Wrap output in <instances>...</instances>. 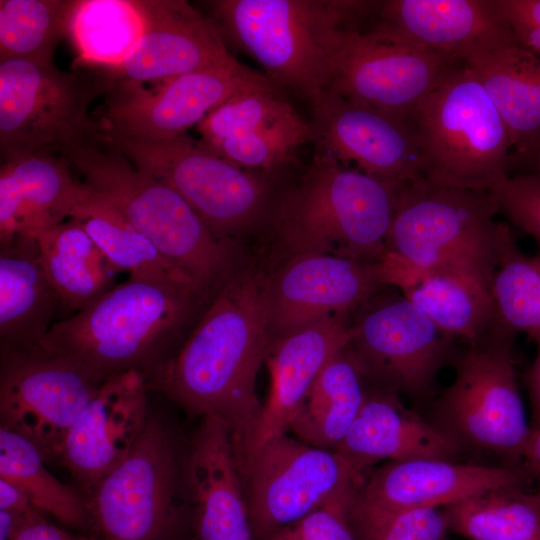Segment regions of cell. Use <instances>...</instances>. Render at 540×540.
Here are the masks:
<instances>
[{
	"instance_id": "obj_20",
	"label": "cell",
	"mask_w": 540,
	"mask_h": 540,
	"mask_svg": "<svg viewBox=\"0 0 540 540\" xmlns=\"http://www.w3.org/2000/svg\"><path fill=\"white\" fill-rule=\"evenodd\" d=\"M317 148L341 163L391 182L421 178L420 144L412 117H401L351 102L335 93L313 110Z\"/></svg>"
},
{
	"instance_id": "obj_33",
	"label": "cell",
	"mask_w": 540,
	"mask_h": 540,
	"mask_svg": "<svg viewBox=\"0 0 540 540\" xmlns=\"http://www.w3.org/2000/svg\"><path fill=\"white\" fill-rule=\"evenodd\" d=\"M42 451L19 433L0 428V478L18 486L31 504L63 525L90 531L87 498L63 484L45 467Z\"/></svg>"
},
{
	"instance_id": "obj_8",
	"label": "cell",
	"mask_w": 540,
	"mask_h": 540,
	"mask_svg": "<svg viewBox=\"0 0 540 540\" xmlns=\"http://www.w3.org/2000/svg\"><path fill=\"white\" fill-rule=\"evenodd\" d=\"M186 492L175 438L149 417L126 460L87 497L94 540H172Z\"/></svg>"
},
{
	"instance_id": "obj_30",
	"label": "cell",
	"mask_w": 540,
	"mask_h": 540,
	"mask_svg": "<svg viewBox=\"0 0 540 540\" xmlns=\"http://www.w3.org/2000/svg\"><path fill=\"white\" fill-rule=\"evenodd\" d=\"M36 241L44 271L61 299L63 318L88 307L116 286L119 271L76 218L44 230Z\"/></svg>"
},
{
	"instance_id": "obj_1",
	"label": "cell",
	"mask_w": 540,
	"mask_h": 540,
	"mask_svg": "<svg viewBox=\"0 0 540 540\" xmlns=\"http://www.w3.org/2000/svg\"><path fill=\"white\" fill-rule=\"evenodd\" d=\"M271 277L254 267L234 271L184 343L148 379L149 389L190 415L223 419L235 454L262 410L255 384L270 339Z\"/></svg>"
},
{
	"instance_id": "obj_43",
	"label": "cell",
	"mask_w": 540,
	"mask_h": 540,
	"mask_svg": "<svg viewBox=\"0 0 540 540\" xmlns=\"http://www.w3.org/2000/svg\"><path fill=\"white\" fill-rule=\"evenodd\" d=\"M516 41L540 59V0H496Z\"/></svg>"
},
{
	"instance_id": "obj_12",
	"label": "cell",
	"mask_w": 540,
	"mask_h": 540,
	"mask_svg": "<svg viewBox=\"0 0 540 540\" xmlns=\"http://www.w3.org/2000/svg\"><path fill=\"white\" fill-rule=\"evenodd\" d=\"M463 354L456 375L438 402L443 430L461 446L523 459L530 434L519 394L512 337L498 330Z\"/></svg>"
},
{
	"instance_id": "obj_16",
	"label": "cell",
	"mask_w": 540,
	"mask_h": 540,
	"mask_svg": "<svg viewBox=\"0 0 540 540\" xmlns=\"http://www.w3.org/2000/svg\"><path fill=\"white\" fill-rule=\"evenodd\" d=\"M451 337L403 295L372 303L353 325L351 347L382 388L426 396Z\"/></svg>"
},
{
	"instance_id": "obj_6",
	"label": "cell",
	"mask_w": 540,
	"mask_h": 540,
	"mask_svg": "<svg viewBox=\"0 0 540 540\" xmlns=\"http://www.w3.org/2000/svg\"><path fill=\"white\" fill-rule=\"evenodd\" d=\"M421 177L437 185L487 191L509 173L506 125L463 60L415 108Z\"/></svg>"
},
{
	"instance_id": "obj_29",
	"label": "cell",
	"mask_w": 540,
	"mask_h": 540,
	"mask_svg": "<svg viewBox=\"0 0 540 540\" xmlns=\"http://www.w3.org/2000/svg\"><path fill=\"white\" fill-rule=\"evenodd\" d=\"M463 61L474 70L506 125L510 171L540 143V59L514 39Z\"/></svg>"
},
{
	"instance_id": "obj_36",
	"label": "cell",
	"mask_w": 540,
	"mask_h": 540,
	"mask_svg": "<svg viewBox=\"0 0 540 540\" xmlns=\"http://www.w3.org/2000/svg\"><path fill=\"white\" fill-rule=\"evenodd\" d=\"M78 0H1L0 62L29 59L53 62L59 42L68 36Z\"/></svg>"
},
{
	"instance_id": "obj_38",
	"label": "cell",
	"mask_w": 540,
	"mask_h": 540,
	"mask_svg": "<svg viewBox=\"0 0 540 540\" xmlns=\"http://www.w3.org/2000/svg\"><path fill=\"white\" fill-rule=\"evenodd\" d=\"M300 118L278 97L276 87L241 91L212 110L197 126L201 144L210 149L235 135L255 134Z\"/></svg>"
},
{
	"instance_id": "obj_48",
	"label": "cell",
	"mask_w": 540,
	"mask_h": 540,
	"mask_svg": "<svg viewBox=\"0 0 540 540\" xmlns=\"http://www.w3.org/2000/svg\"><path fill=\"white\" fill-rule=\"evenodd\" d=\"M518 167H522V171H532L540 173V143Z\"/></svg>"
},
{
	"instance_id": "obj_10",
	"label": "cell",
	"mask_w": 540,
	"mask_h": 540,
	"mask_svg": "<svg viewBox=\"0 0 540 540\" xmlns=\"http://www.w3.org/2000/svg\"><path fill=\"white\" fill-rule=\"evenodd\" d=\"M98 137L137 168L175 190L222 241L251 226L264 212L265 182L213 153L187 134L148 143L98 131Z\"/></svg>"
},
{
	"instance_id": "obj_27",
	"label": "cell",
	"mask_w": 540,
	"mask_h": 540,
	"mask_svg": "<svg viewBox=\"0 0 540 540\" xmlns=\"http://www.w3.org/2000/svg\"><path fill=\"white\" fill-rule=\"evenodd\" d=\"M461 445L434 426L386 388L366 393L362 407L335 450L364 483L366 472L381 460L420 458L452 460Z\"/></svg>"
},
{
	"instance_id": "obj_23",
	"label": "cell",
	"mask_w": 540,
	"mask_h": 540,
	"mask_svg": "<svg viewBox=\"0 0 540 540\" xmlns=\"http://www.w3.org/2000/svg\"><path fill=\"white\" fill-rule=\"evenodd\" d=\"M187 503L197 540H256L229 426L207 414L184 459Z\"/></svg>"
},
{
	"instance_id": "obj_19",
	"label": "cell",
	"mask_w": 540,
	"mask_h": 540,
	"mask_svg": "<svg viewBox=\"0 0 540 540\" xmlns=\"http://www.w3.org/2000/svg\"><path fill=\"white\" fill-rule=\"evenodd\" d=\"M385 285L379 261L299 254L271 277L270 338L348 315Z\"/></svg>"
},
{
	"instance_id": "obj_2",
	"label": "cell",
	"mask_w": 540,
	"mask_h": 540,
	"mask_svg": "<svg viewBox=\"0 0 540 540\" xmlns=\"http://www.w3.org/2000/svg\"><path fill=\"white\" fill-rule=\"evenodd\" d=\"M213 297L179 280L129 276L54 323L42 351L72 362L100 383L129 370L140 371L148 381Z\"/></svg>"
},
{
	"instance_id": "obj_9",
	"label": "cell",
	"mask_w": 540,
	"mask_h": 540,
	"mask_svg": "<svg viewBox=\"0 0 540 540\" xmlns=\"http://www.w3.org/2000/svg\"><path fill=\"white\" fill-rule=\"evenodd\" d=\"M497 213L491 192L437 185L421 177L400 189L385 252L414 266L460 258L497 265L512 233L507 224L495 221Z\"/></svg>"
},
{
	"instance_id": "obj_25",
	"label": "cell",
	"mask_w": 540,
	"mask_h": 540,
	"mask_svg": "<svg viewBox=\"0 0 540 540\" xmlns=\"http://www.w3.org/2000/svg\"><path fill=\"white\" fill-rule=\"evenodd\" d=\"M377 12L382 29L458 60L515 39L496 0H389Z\"/></svg>"
},
{
	"instance_id": "obj_7",
	"label": "cell",
	"mask_w": 540,
	"mask_h": 540,
	"mask_svg": "<svg viewBox=\"0 0 540 540\" xmlns=\"http://www.w3.org/2000/svg\"><path fill=\"white\" fill-rule=\"evenodd\" d=\"M111 89L99 71L66 73L53 62L1 61V159L38 152L62 155L72 144L91 138L98 122L88 107Z\"/></svg>"
},
{
	"instance_id": "obj_44",
	"label": "cell",
	"mask_w": 540,
	"mask_h": 540,
	"mask_svg": "<svg viewBox=\"0 0 540 540\" xmlns=\"http://www.w3.org/2000/svg\"><path fill=\"white\" fill-rule=\"evenodd\" d=\"M13 540H94L90 534H73L52 524L42 512L27 517Z\"/></svg>"
},
{
	"instance_id": "obj_42",
	"label": "cell",
	"mask_w": 540,
	"mask_h": 540,
	"mask_svg": "<svg viewBox=\"0 0 540 540\" xmlns=\"http://www.w3.org/2000/svg\"><path fill=\"white\" fill-rule=\"evenodd\" d=\"M355 495L334 499L278 528L263 540H359L350 520Z\"/></svg>"
},
{
	"instance_id": "obj_3",
	"label": "cell",
	"mask_w": 540,
	"mask_h": 540,
	"mask_svg": "<svg viewBox=\"0 0 540 540\" xmlns=\"http://www.w3.org/2000/svg\"><path fill=\"white\" fill-rule=\"evenodd\" d=\"M62 156L84 184L209 294L233 274L232 243L220 240L175 190L137 168L96 134Z\"/></svg>"
},
{
	"instance_id": "obj_34",
	"label": "cell",
	"mask_w": 540,
	"mask_h": 540,
	"mask_svg": "<svg viewBox=\"0 0 540 540\" xmlns=\"http://www.w3.org/2000/svg\"><path fill=\"white\" fill-rule=\"evenodd\" d=\"M444 511L449 530L471 540H540V494L525 485L485 491Z\"/></svg>"
},
{
	"instance_id": "obj_13",
	"label": "cell",
	"mask_w": 540,
	"mask_h": 540,
	"mask_svg": "<svg viewBox=\"0 0 540 540\" xmlns=\"http://www.w3.org/2000/svg\"><path fill=\"white\" fill-rule=\"evenodd\" d=\"M236 462L256 540L334 499L355 495L363 485L336 451L287 433L269 438Z\"/></svg>"
},
{
	"instance_id": "obj_24",
	"label": "cell",
	"mask_w": 540,
	"mask_h": 540,
	"mask_svg": "<svg viewBox=\"0 0 540 540\" xmlns=\"http://www.w3.org/2000/svg\"><path fill=\"white\" fill-rule=\"evenodd\" d=\"M348 315L329 317L269 339L265 362L270 371L268 398L236 461L269 438L286 434L326 363L350 345Z\"/></svg>"
},
{
	"instance_id": "obj_47",
	"label": "cell",
	"mask_w": 540,
	"mask_h": 540,
	"mask_svg": "<svg viewBox=\"0 0 540 540\" xmlns=\"http://www.w3.org/2000/svg\"><path fill=\"white\" fill-rule=\"evenodd\" d=\"M526 382L532 410L530 429L540 428V348L536 359L526 374Z\"/></svg>"
},
{
	"instance_id": "obj_31",
	"label": "cell",
	"mask_w": 540,
	"mask_h": 540,
	"mask_svg": "<svg viewBox=\"0 0 540 540\" xmlns=\"http://www.w3.org/2000/svg\"><path fill=\"white\" fill-rule=\"evenodd\" d=\"M365 377L351 345L339 351L317 376L289 431L306 444L335 451L365 400Z\"/></svg>"
},
{
	"instance_id": "obj_37",
	"label": "cell",
	"mask_w": 540,
	"mask_h": 540,
	"mask_svg": "<svg viewBox=\"0 0 540 540\" xmlns=\"http://www.w3.org/2000/svg\"><path fill=\"white\" fill-rule=\"evenodd\" d=\"M494 329L524 333L540 348V254H524L512 233L504 241L492 279Z\"/></svg>"
},
{
	"instance_id": "obj_28",
	"label": "cell",
	"mask_w": 540,
	"mask_h": 540,
	"mask_svg": "<svg viewBox=\"0 0 540 540\" xmlns=\"http://www.w3.org/2000/svg\"><path fill=\"white\" fill-rule=\"evenodd\" d=\"M63 317L37 241L14 239L0 245V349L42 352L44 338Z\"/></svg>"
},
{
	"instance_id": "obj_40",
	"label": "cell",
	"mask_w": 540,
	"mask_h": 540,
	"mask_svg": "<svg viewBox=\"0 0 540 540\" xmlns=\"http://www.w3.org/2000/svg\"><path fill=\"white\" fill-rule=\"evenodd\" d=\"M350 520L359 540H447L449 531L439 508L368 512L351 507Z\"/></svg>"
},
{
	"instance_id": "obj_18",
	"label": "cell",
	"mask_w": 540,
	"mask_h": 540,
	"mask_svg": "<svg viewBox=\"0 0 540 540\" xmlns=\"http://www.w3.org/2000/svg\"><path fill=\"white\" fill-rule=\"evenodd\" d=\"M379 266L384 284L398 287L447 336L473 344L493 329L495 263L460 258L414 266L385 252Z\"/></svg>"
},
{
	"instance_id": "obj_26",
	"label": "cell",
	"mask_w": 540,
	"mask_h": 540,
	"mask_svg": "<svg viewBox=\"0 0 540 540\" xmlns=\"http://www.w3.org/2000/svg\"><path fill=\"white\" fill-rule=\"evenodd\" d=\"M69 160L38 152L2 160L0 245L36 240L44 230L70 218L90 190L76 181Z\"/></svg>"
},
{
	"instance_id": "obj_15",
	"label": "cell",
	"mask_w": 540,
	"mask_h": 540,
	"mask_svg": "<svg viewBox=\"0 0 540 540\" xmlns=\"http://www.w3.org/2000/svg\"><path fill=\"white\" fill-rule=\"evenodd\" d=\"M0 352L1 426L33 442L46 460L58 458L66 434L102 383L43 351Z\"/></svg>"
},
{
	"instance_id": "obj_39",
	"label": "cell",
	"mask_w": 540,
	"mask_h": 540,
	"mask_svg": "<svg viewBox=\"0 0 540 540\" xmlns=\"http://www.w3.org/2000/svg\"><path fill=\"white\" fill-rule=\"evenodd\" d=\"M308 141H313L312 128L301 118L261 133L227 137L209 150L243 169H272L292 162Z\"/></svg>"
},
{
	"instance_id": "obj_17",
	"label": "cell",
	"mask_w": 540,
	"mask_h": 540,
	"mask_svg": "<svg viewBox=\"0 0 540 540\" xmlns=\"http://www.w3.org/2000/svg\"><path fill=\"white\" fill-rule=\"evenodd\" d=\"M147 378L129 370L106 379L66 434L58 460L85 497L129 456L148 416Z\"/></svg>"
},
{
	"instance_id": "obj_45",
	"label": "cell",
	"mask_w": 540,
	"mask_h": 540,
	"mask_svg": "<svg viewBox=\"0 0 540 540\" xmlns=\"http://www.w3.org/2000/svg\"><path fill=\"white\" fill-rule=\"evenodd\" d=\"M0 510L29 514L37 509L18 486L0 478Z\"/></svg>"
},
{
	"instance_id": "obj_4",
	"label": "cell",
	"mask_w": 540,
	"mask_h": 540,
	"mask_svg": "<svg viewBox=\"0 0 540 540\" xmlns=\"http://www.w3.org/2000/svg\"><path fill=\"white\" fill-rule=\"evenodd\" d=\"M404 184L348 168L316 147L299 185L276 210L278 241L291 256L324 254L377 262L386 251Z\"/></svg>"
},
{
	"instance_id": "obj_5",
	"label": "cell",
	"mask_w": 540,
	"mask_h": 540,
	"mask_svg": "<svg viewBox=\"0 0 540 540\" xmlns=\"http://www.w3.org/2000/svg\"><path fill=\"white\" fill-rule=\"evenodd\" d=\"M205 4L222 37L254 58L274 85L312 110L330 94L337 30L366 14L371 1L214 0Z\"/></svg>"
},
{
	"instance_id": "obj_22",
	"label": "cell",
	"mask_w": 540,
	"mask_h": 540,
	"mask_svg": "<svg viewBox=\"0 0 540 540\" xmlns=\"http://www.w3.org/2000/svg\"><path fill=\"white\" fill-rule=\"evenodd\" d=\"M527 481L525 470L513 466L431 458L389 461L367 476L351 507L368 512L446 507L485 491L525 485Z\"/></svg>"
},
{
	"instance_id": "obj_32",
	"label": "cell",
	"mask_w": 540,
	"mask_h": 540,
	"mask_svg": "<svg viewBox=\"0 0 540 540\" xmlns=\"http://www.w3.org/2000/svg\"><path fill=\"white\" fill-rule=\"evenodd\" d=\"M144 27L142 0H78L67 37L77 64L109 71L128 57Z\"/></svg>"
},
{
	"instance_id": "obj_21",
	"label": "cell",
	"mask_w": 540,
	"mask_h": 540,
	"mask_svg": "<svg viewBox=\"0 0 540 540\" xmlns=\"http://www.w3.org/2000/svg\"><path fill=\"white\" fill-rule=\"evenodd\" d=\"M142 4L145 27L139 41L119 66L99 71L113 86L168 81L194 71L241 64L229 53L214 22L188 2L142 0Z\"/></svg>"
},
{
	"instance_id": "obj_46",
	"label": "cell",
	"mask_w": 540,
	"mask_h": 540,
	"mask_svg": "<svg viewBox=\"0 0 540 540\" xmlns=\"http://www.w3.org/2000/svg\"><path fill=\"white\" fill-rule=\"evenodd\" d=\"M522 460L523 469L529 480L535 482V490L540 494V428L530 429Z\"/></svg>"
},
{
	"instance_id": "obj_41",
	"label": "cell",
	"mask_w": 540,
	"mask_h": 540,
	"mask_svg": "<svg viewBox=\"0 0 540 540\" xmlns=\"http://www.w3.org/2000/svg\"><path fill=\"white\" fill-rule=\"evenodd\" d=\"M499 213L532 237L540 254V173H508L490 190Z\"/></svg>"
},
{
	"instance_id": "obj_14",
	"label": "cell",
	"mask_w": 540,
	"mask_h": 540,
	"mask_svg": "<svg viewBox=\"0 0 540 540\" xmlns=\"http://www.w3.org/2000/svg\"><path fill=\"white\" fill-rule=\"evenodd\" d=\"M264 87L276 85L242 64L186 73L166 81L155 93L139 83H117L98 129L141 142L172 141L233 95Z\"/></svg>"
},
{
	"instance_id": "obj_11",
	"label": "cell",
	"mask_w": 540,
	"mask_h": 540,
	"mask_svg": "<svg viewBox=\"0 0 540 540\" xmlns=\"http://www.w3.org/2000/svg\"><path fill=\"white\" fill-rule=\"evenodd\" d=\"M362 17L343 24L334 36L330 93L412 117L418 104L462 60L418 46L376 24L362 30L357 24Z\"/></svg>"
},
{
	"instance_id": "obj_35",
	"label": "cell",
	"mask_w": 540,
	"mask_h": 540,
	"mask_svg": "<svg viewBox=\"0 0 540 540\" xmlns=\"http://www.w3.org/2000/svg\"><path fill=\"white\" fill-rule=\"evenodd\" d=\"M71 217L82 224L118 271L128 272L130 277L169 278L199 287L191 277L167 260L120 213L91 190Z\"/></svg>"
}]
</instances>
